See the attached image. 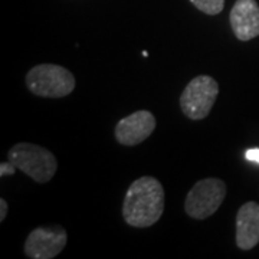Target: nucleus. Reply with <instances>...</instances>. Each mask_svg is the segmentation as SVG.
<instances>
[{
  "label": "nucleus",
  "mask_w": 259,
  "mask_h": 259,
  "mask_svg": "<svg viewBox=\"0 0 259 259\" xmlns=\"http://www.w3.org/2000/svg\"><path fill=\"white\" fill-rule=\"evenodd\" d=\"M259 242V203L242 204L236 214V245L243 250L255 248Z\"/></svg>",
  "instance_id": "1a4fd4ad"
},
{
  "label": "nucleus",
  "mask_w": 259,
  "mask_h": 259,
  "mask_svg": "<svg viewBox=\"0 0 259 259\" xmlns=\"http://www.w3.org/2000/svg\"><path fill=\"white\" fill-rule=\"evenodd\" d=\"M75 76L61 65L40 64L29 69L26 87L30 93L44 98L68 97L75 90Z\"/></svg>",
  "instance_id": "f03ea898"
},
{
  "label": "nucleus",
  "mask_w": 259,
  "mask_h": 259,
  "mask_svg": "<svg viewBox=\"0 0 259 259\" xmlns=\"http://www.w3.org/2000/svg\"><path fill=\"white\" fill-rule=\"evenodd\" d=\"M226 196V185L218 177H207L190 189L186 196V213L197 221L210 218L222 206Z\"/></svg>",
  "instance_id": "20e7f679"
},
{
  "label": "nucleus",
  "mask_w": 259,
  "mask_h": 259,
  "mask_svg": "<svg viewBox=\"0 0 259 259\" xmlns=\"http://www.w3.org/2000/svg\"><path fill=\"white\" fill-rule=\"evenodd\" d=\"M6 214H8V203L6 200L2 197L0 199V222H3L6 219Z\"/></svg>",
  "instance_id": "ddd939ff"
},
{
  "label": "nucleus",
  "mask_w": 259,
  "mask_h": 259,
  "mask_svg": "<svg viewBox=\"0 0 259 259\" xmlns=\"http://www.w3.org/2000/svg\"><path fill=\"white\" fill-rule=\"evenodd\" d=\"M18 170V167L15 166L12 161H3L2 164H0V176L5 177V176H12V175H15V171Z\"/></svg>",
  "instance_id": "9b49d317"
},
{
  "label": "nucleus",
  "mask_w": 259,
  "mask_h": 259,
  "mask_svg": "<svg viewBox=\"0 0 259 259\" xmlns=\"http://www.w3.org/2000/svg\"><path fill=\"white\" fill-rule=\"evenodd\" d=\"M8 160L39 185L48 183L58 168L55 156L48 148L32 143L15 144L8 153Z\"/></svg>",
  "instance_id": "7ed1b4c3"
},
{
  "label": "nucleus",
  "mask_w": 259,
  "mask_h": 259,
  "mask_svg": "<svg viewBox=\"0 0 259 259\" xmlns=\"http://www.w3.org/2000/svg\"><path fill=\"white\" fill-rule=\"evenodd\" d=\"M233 35L242 42L259 36V6L256 0H236L229 15Z\"/></svg>",
  "instance_id": "6e6552de"
},
{
  "label": "nucleus",
  "mask_w": 259,
  "mask_h": 259,
  "mask_svg": "<svg viewBox=\"0 0 259 259\" xmlns=\"http://www.w3.org/2000/svg\"><path fill=\"white\" fill-rule=\"evenodd\" d=\"M245 157H246V160H249V161L259 163V148H249L245 153Z\"/></svg>",
  "instance_id": "f8f14e48"
},
{
  "label": "nucleus",
  "mask_w": 259,
  "mask_h": 259,
  "mask_svg": "<svg viewBox=\"0 0 259 259\" xmlns=\"http://www.w3.org/2000/svg\"><path fill=\"white\" fill-rule=\"evenodd\" d=\"M196 9L203 12L206 15H219L225 8V0H190Z\"/></svg>",
  "instance_id": "9d476101"
},
{
  "label": "nucleus",
  "mask_w": 259,
  "mask_h": 259,
  "mask_svg": "<svg viewBox=\"0 0 259 259\" xmlns=\"http://www.w3.org/2000/svg\"><path fill=\"white\" fill-rule=\"evenodd\" d=\"M219 85L209 75H199L186 85L180 95V108L190 120H203L212 111Z\"/></svg>",
  "instance_id": "39448f33"
},
{
  "label": "nucleus",
  "mask_w": 259,
  "mask_h": 259,
  "mask_svg": "<svg viewBox=\"0 0 259 259\" xmlns=\"http://www.w3.org/2000/svg\"><path fill=\"white\" fill-rule=\"evenodd\" d=\"M66 241V231L61 226L36 228L26 238L25 253L30 259H52L64 250Z\"/></svg>",
  "instance_id": "423d86ee"
},
{
  "label": "nucleus",
  "mask_w": 259,
  "mask_h": 259,
  "mask_svg": "<svg viewBox=\"0 0 259 259\" xmlns=\"http://www.w3.org/2000/svg\"><path fill=\"white\" fill-rule=\"evenodd\" d=\"M164 212V189L156 177L144 176L130 185L122 203L124 221L133 228H148Z\"/></svg>",
  "instance_id": "f257e3e1"
},
{
  "label": "nucleus",
  "mask_w": 259,
  "mask_h": 259,
  "mask_svg": "<svg viewBox=\"0 0 259 259\" xmlns=\"http://www.w3.org/2000/svg\"><path fill=\"white\" fill-rule=\"evenodd\" d=\"M156 130V117L147 110H141L121 118L115 125V139L122 146H137L148 139Z\"/></svg>",
  "instance_id": "0eeeda50"
}]
</instances>
